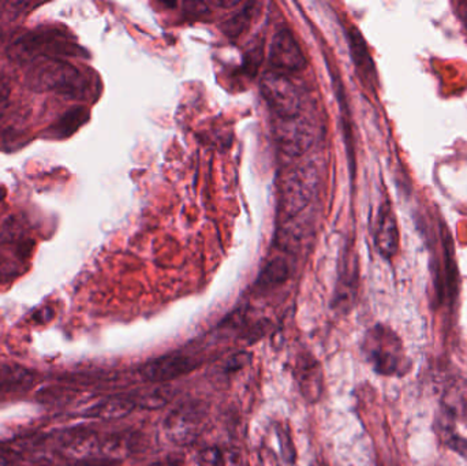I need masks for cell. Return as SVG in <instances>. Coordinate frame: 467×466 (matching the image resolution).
I'll return each mask as SVG.
<instances>
[{
    "instance_id": "ba28073f",
    "label": "cell",
    "mask_w": 467,
    "mask_h": 466,
    "mask_svg": "<svg viewBox=\"0 0 467 466\" xmlns=\"http://www.w3.org/2000/svg\"><path fill=\"white\" fill-rule=\"evenodd\" d=\"M275 137L285 155L299 156L306 152L315 142V126L306 118H299V115L280 118L275 129Z\"/></svg>"
},
{
    "instance_id": "ffe728a7",
    "label": "cell",
    "mask_w": 467,
    "mask_h": 466,
    "mask_svg": "<svg viewBox=\"0 0 467 466\" xmlns=\"http://www.w3.org/2000/svg\"><path fill=\"white\" fill-rule=\"evenodd\" d=\"M454 423L455 421L447 418V416H439L438 424H436L439 437L450 450L455 451V453L467 460V440L461 435L455 434Z\"/></svg>"
},
{
    "instance_id": "6da1fadb",
    "label": "cell",
    "mask_w": 467,
    "mask_h": 466,
    "mask_svg": "<svg viewBox=\"0 0 467 466\" xmlns=\"http://www.w3.org/2000/svg\"><path fill=\"white\" fill-rule=\"evenodd\" d=\"M361 349L365 360L381 377L402 378L410 371L411 361L402 339L389 326L369 328L362 339Z\"/></svg>"
},
{
    "instance_id": "4316f807",
    "label": "cell",
    "mask_w": 467,
    "mask_h": 466,
    "mask_svg": "<svg viewBox=\"0 0 467 466\" xmlns=\"http://www.w3.org/2000/svg\"><path fill=\"white\" fill-rule=\"evenodd\" d=\"M16 273H18L16 265L5 257L0 256V284L8 281L11 276L16 275Z\"/></svg>"
},
{
    "instance_id": "8992f818",
    "label": "cell",
    "mask_w": 467,
    "mask_h": 466,
    "mask_svg": "<svg viewBox=\"0 0 467 466\" xmlns=\"http://www.w3.org/2000/svg\"><path fill=\"white\" fill-rule=\"evenodd\" d=\"M260 87L266 103L279 118H291L299 114L301 96L285 74L269 71L261 78Z\"/></svg>"
},
{
    "instance_id": "2e32d148",
    "label": "cell",
    "mask_w": 467,
    "mask_h": 466,
    "mask_svg": "<svg viewBox=\"0 0 467 466\" xmlns=\"http://www.w3.org/2000/svg\"><path fill=\"white\" fill-rule=\"evenodd\" d=\"M89 119V111L84 107H74L63 114L57 122L47 129L44 137L51 140H65L73 136Z\"/></svg>"
},
{
    "instance_id": "5bb4252c",
    "label": "cell",
    "mask_w": 467,
    "mask_h": 466,
    "mask_svg": "<svg viewBox=\"0 0 467 466\" xmlns=\"http://www.w3.org/2000/svg\"><path fill=\"white\" fill-rule=\"evenodd\" d=\"M357 290H358V263L357 260H351L345 265L343 274L340 275L339 284L335 292L334 308L348 314L356 303Z\"/></svg>"
},
{
    "instance_id": "1f68e13d",
    "label": "cell",
    "mask_w": 467,
    "mask_h": 466,
    "mask_svg": "<svg viewBox=\"0 0 467 466\" xmlns=\"http://www.w3.org/2000/svg\"><path fill=\"white\" fill-rule=\"evenodd\" d=\"M0 137H2V134H0Z\"/></svg>"
},
{
    "instance_id": "484cf974",
    "label": "cell",
    "mask_w": 467,
    "mask_h": 466,
    "mask_svg": "<svg viewBox=\"0 0 467 466\" xmlns=\"http://www.w3.org/2000/svg\"><path fill=\"white\" fill-rule=\"evenodd\" d=\"M277 435H279L280 442H282L283 459H285V461L288 462V464H293L294 459H296V454H294L293 442H291L290 434H287V431L279 430Z\"/></svg>"
},
{
    "instance_id": "277c9868",
    "label": "cell",
    "mask_w": 467,
    "mask_h": 466,
    "mask_svg": "<svg viewBox=\"0 0 467 466\" xmlns=\"http://www.w3.org/2000/svg\"><path fill=\"white\" fill-rule=\"evenodd\" d=\"M443 262L432 263L433 287H435L436 305H447L454 308L460 295V270H458L457 256H455L454 243L449 227L441 222L439 223Z\"/></svg>"
},
{
    "instance_id": "603a6c76",
    "label": "cell",
    "mask_w": 467,
    "mask_h": 466,
    "mask_svg": "<svg viewBox=\"0 0 467 466\" xmlns=\"http://www.w3.org/2000/svg\"><path fill=\"white\" fill-rule=\"evenodd\" d=\"M196 462L199 466H227L223 451L218 448L202 449L197 453Z\"/></svg>"
},
{
    "instance_id": "8fae6325",
    "label": "cell",
    "mask_w": 467,
    "mask_h": 466,
    "mask_svg": "<svg viewBox=\"0 0 467 466\" xmlns=\"http://www.w3.org/2000/svg\"><path fill=\"white\" fill-rule=\"evenodd\" d=\"M400 227L389 200L379 208L375 226V245L384 259L391 260L400 251Z\"/></svg>"
},
{
    "instance_id": "52a82bcc",
    "label": "cell",
    "mask_w": 467,
    "mask_h": 466,
    "mask_svg": "<svg viewBox=\"0 0 467 466\" xmlns=\"http://www.w3.org/2000/svg\"><path fill=\"white\" fill-rule=\"evenodd\" d=\"M204 419L205 410L202 404L189 402L181 405L164 420L167 438L180 446L194 442L202 432Z\"/></svg>"
},
{
    "instance_id": "4fadbf2b",
    "label": "cell",
    "mask_w": 467,
    "mask_h": 466,
    "mask_svg": "<svg viewBox=\"0 0 467 466\" xmlns=\"http://www.w3.org/2000/svg\"><path fill=\"white\" fill-rule=\"evenodd\" d=\"M348 38L351 57H353L357 73H358L362 84L367 85L369 89L375 90V88L378 87V71H376L375 62L370 57L364 36L356 26H350L348 29Z\"/></svg>"
},
{
    "instance_id": "e0dca14e",
    "label": "cell",
    "mask_w": 467,
    "mask_h": 466,
    "mask_svg": "<svg viewBox=\"0 0 467 466\" xmlns=\"http://www.w3.org/2000/svg\"><path fill=\"white\" fill-rule=\"evenodd\" d=\"M441 415L451 420L462 419L467 423V383L465 380H455L444 390L441 401Z\"/></svg>"
},
{
    "instance_id": "7c38bea8",
    "label": "cell",
    "mask_w": 467,
    "mask_h": 466,
    "mask_svg": "<svg viewBox=\"0 0 467 466\" xmlns=\"http://www.w3.org/2000/svg\"><path fill=\"white\" fill-rule=\"evenodd\" d=\"M299 391L307 402H317L323 394L324 378L320 363L312 355L299 356L296 364Z\"/></svg>"
},
{
    "instance_id": "d4e9b609",
    "label": "cell",
    "mask_w": 467,
    "mask_h": 466,
    "mask_svg": "<svg viewBox=\"0 0 467 466\" xmlns=\"http://www.w3.org/2000/svg\"><path fill=\"white\" fill-rule=\"evenodd\" d=\"M11 88L5 77H0V119L5 117L10 106Z\"/></svg>"
},
{
    "instance_id": "9a60e30c",
    "label": "cell",
    "mask_w": 467,
    "mask_h": 466,
    "mask_svg": "<svg viewBox=\"0 0 467 466\" xmlns=\"http://www.w3.org/2000/svg\"><path fill=\"white\" fill-rule=\"evenodd\" d=\"M136 408V402L125 397H109L98 404L92 405L85 412V418L98 419V420H119L130 415Z\"/></svg>"
},
{
    "instance_id": "cb8c5ba5",
    "label": "cell",
    "mask_w": 467,
    "mask_h": 466,
    "mask_svg": "<svg viewBox=\"0 0 467 466\" xmlns=\"http://www.w3.org/2000/svg\"><path fill=\"white\" fill-rule=\"evenodd\" d=\"M250 19V11L244 10V13L236 14L234 18L230 19L227 22L226 30L229 32V35L238 36L239 33L244 30V25L247 24V21Z\"/></svg>"
},
{
    "instance_id": "9c48e42d",
    "label": "cell",
    "mask_w": 467,
    "mask_h": 466,
    "mask_svg": "<svg viewBox=\"0 0 467 466\" xmlns=\"http://www.w3.org/2000/svg\"><path fill=\"white\" fill-rule=\"evenodd\" d=\"M269 63L277 73L299 71L306 66V57L294 37L293 32L287 27L277 30L269 49Z\"/></svg>"
},
{
    "instance_id": "5b68a950",
    "label": "cell",
    "mask_w": 467,
    "mask_h": 466,
    "mask_svg": "<svg viewBox=\"0 0 467 466\" xmlns=\"http://www.w3.org/2000/svg\"><path fill=\"white\" fill-rule=\"evenodd\" d=\"M318 171L312 163L302 164L285 178L280 205L285 215L294 216L307 207L318 191Z\"/></svg>"
},
{
    "instance_id": "f546056e",
    "label": "cell",
    "mask_w": 467,
    "mask_h": 466,
    "mask_svg": "<svg viewBox=\"0 0 467 466\" xmlns=\"http://www.w3.org/2000/svg\"><path fill=\"white\" fill-rule=\"evenodd\" d=\"M3 196H5V191H3V189H0V202H2Z\"/></svg>"
},
{
    "instance_id": "30bf717a",
    "label": "cell",
    "mask_w": 467,
    "mask_h": 466,
    "mask_svg": "<svg viewBox=\"0 0 467 466\" xmlns=\"http://www.w3.org/2000/svg\"><path fill=\"white\" fill-rule=\"evenodd\" d=\"M197 366L199 364L189 356L175 353V355L161 356L155 360H150L142 367L141 375L150 382L164 383L191 374Z\"/></svg>"
},
{
    "instance_id": "44dd1931",
    "label": "cell",
    "mask_w": 467,
    "mask_h": 466,
    "mask_svg": "<svg viewBox=\"0 0 467 466\" xmlns=\"http://www.w3.org/2000/svg\"><path fill=\"white\" fill-rule=\"evenodd\" d=\"M288 278L287 263L285 260L275 259L264 268L260 278L257 281V286L260 289H271L276 285L283 284Z\"/></svg>"
},
{
    "instance_id": "3957f363",
    "label": "cell",
    "mask_w": 467,
    "mask_h": 466,
    "mask_svg": "<svg viewBox=\"0 0 467 466\" xmlns=\"http://www.w3.org/2000/svg\"><path fill=\"white\" fill-rule=\"evenodd\" d=\"M27 84L37 92H52L71 98H84L89 90L87 77L65 59L38 60L27 71Z\"/></svg>"
},
{
    "instance_id": "83f0119b",
    "label": "cell",
    "mask_w": 467,
    "mask_h": 466,
    "mask_svg": "<svg viewBox=\"0 0 467 466\" xmlns=\"http://www.w3.org/2000/svg\"><path fill=\"white\" fill-rule=\"evenodd\" d=\"M455 14H457L460 21L462 22L463 27L467 32V2L454 3Z\"/></svg>"
},
{
    "instance_id": "d6986e66",
    "label": "cell",
    "mask_w": 467,
    "mask_h": 466,
    "mask_svg": "<svg viewBox=\"0 0 467 466\" xmlns=\"http://www.w3.org/2000/svg\"><path fill=\"white\" fill-rule=\"evenodd\" d=\"M35 380L32 371L21 366L0 364V391H16L29 388Z\"/></svg>"
},
{
    "instance_id": "7402d4cb",
    "label": "cell",
    "mask_w": 467,
    "mask_h": 466,
    "mask_svg": "<svg viewBox=\"0 0 467 466\" xmlns=\"http://www.w3.org/2000/svg\"><path fill=\"white\" fill-rule=\"evenodd\" d=\"M29 443L11 442L0 445V466H13L21 462L26 456Z\"/></svg>"
},
{
    "instance_id": "7a4b0ae2",
    "label": "cell",
    "mask_w": 467,
    "mask_h": 466,
    "mask_svg": "<svg viewBox=\"0 0 467 466\" xmlns=\"http://www.w3.org/2000/svg\"><path fill=\"white\" fill-rule=\"evenodd\" d=\"M79 47L68 33L57 27H38L19 36L8 49V57L18 63L38 62L76 57Z\"/></svg>"
},
{
    "instance_id": "ac0fdd59",
    "label": "cell",
    "mask_w": 467,
    "mask_h": 466,
    "mask_svg": "<svg viewBox=\"0 0 467 466\" xmlns=\"http://www.w3.org/2000/svg\"><path fill=\"white\" fill-rule=\"evenodd\" d=\"M99 450H101L100 440L92 432L76 435L63 446L66 456L81 462L95 459V454Z\"/></svg>"
},
{
    "instance_id": "4dcf8cb0",
    "label": "cell",
    "mask_w": 467,
    "mask_h": 466,
    "mask_svg": "<svg viewBox=\"0 0 467 466\" xmlns=\"http://www.w3.org/2000/svg\"><path fill=\"white\" fill-rule=\"evenodd\" d=\"M3 41V32L2 29H0V44H2Z\"/></svg>"
},
{
    "instance_id": "f1b7e54d",
    "label": "cell",
    "mask_w": 467,
    "mask_h": 466,
    "mask_svg": "<svg viewBox=\"0 0 467 466\" xmlns=\"http://www.w3.org/2000/svg\"><path fill=\"white\" fill-rule=\"evenodd\" d=\"M52 311L49 308L40 309L37 314L35 315V320L38 323H47L52 319Z\"/></svg>"
}]
</instances>
